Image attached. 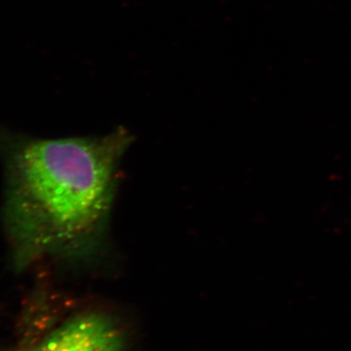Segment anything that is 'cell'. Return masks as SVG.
Listing matches in <instances>:
<instances>
[{
  "label": "cell",
  "mask_w": 351,
  "mask_h": 351,
  "mask_svg": "<svg viewBox=\"0 0 351 351\" xmlns=\"http://www.w3.org/2000/svg\"><path fill=\"white\" fill-rule=\"evenodd\" d=\"M122 339L112 320L83 313L66 321L32 351H122Z\"/></svg>",
  "instance_id": "2"
},
{
  "label": "cell",
  "mask_w": 351,
  "mask_h": 351,
  "mask_svg": "<svg viewBox=\"0 0 351 351\" xmlns=\"http://www.w3.org/2000/svg\"><path fill=\"white\" fill-rule=\"evenodd\" d=\"M132 136L32 140L10 166L7 219L20 265L47 255L80 257L100 243Z\"/></svg>",
  "instance_id": "1"
}]
</instances>
